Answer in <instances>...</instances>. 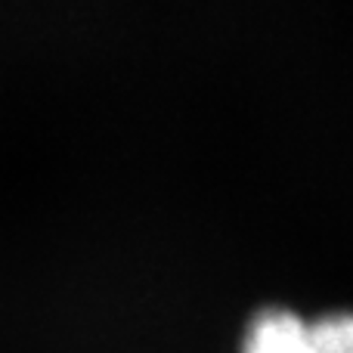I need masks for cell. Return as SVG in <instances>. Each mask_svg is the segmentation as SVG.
Returning <instances> with one entry per match:
<instances>
[{
	"instance_id": "6da1fadb",
	"label": "cell",
	"mask_w": 353,
	"mask_h": 353,
	"mask_svg": "<svg viewBox=\"0 0 353 353\" xmlns=\"http://www.w3.org/2000/svg\"><path fill=\"white\" fill-rule=\"evenodd\" d=\"M310 313L288 304H263L248 316L239 338V353H307Z\"/></svg>"
},
{
	"instance_id": "7a4b0ae2",
	"label": "cell",
	"mask_w": 353,
	"mask_h": 353,
	"mask_svg": "<svg viewBox=\"0 0 353 353\" xmlns=\"http://www.w3.org/2000/svg\"><path fill=\"white\" fill-rule=\"evenodd\" d=\"M307 353H353V310L313 313L307 325Z\"/></svg>"
}]
</instances>
